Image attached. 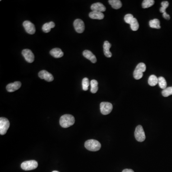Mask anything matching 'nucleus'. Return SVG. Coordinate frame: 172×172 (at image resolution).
Here are the masks:
<instances>
[{
    "label": "nucleus",
    "mask_w": 172,
    "mask_h": 172,
    "mask_svg": "<svg viewBox=\"0 0 172 172\" xmlns=\"http://www.w3.org/2000/svg\"><path fill=\"white\" fill-rule=\"evenodd\" d=\"M75 122L73 116L70 114H65L62 116L60 119V124L64 128H67L72 126Z\"/></svg>",
    "instance_id": "f257e3e1"
},
{
    "label": "nucleus",
    "mask_w": 172,
    "mask_h": 172,
    "mask_svg": "<svg viewBox=\"0 0 172 172\" xmlns=\"http://www.w3.org/2000/svg\"><path fill=\"white\" fill-rule=\"evenodd\" d=\"M85 147L88 150L96 152L101 148V144L98 141L93 139L87 141L85 143Z\"/></svg>",
    "instance_id": "f03ea898"
},
{
    "label": "nucleus",
    "mask_w": 172,
    "mask_h": 172,
    "mask_svg": "<svg viewBox=\"0 0 172 172\" xmlns=\"http://www.w3.org/2000/svg\"><path fill=\"white\" fill-rule=\"evenodd\" d=\"M146 65L144 63H140L136 66L134 71V77L135 80H140L143 77V73L146 70Z\"/></svg>",
    "instance_id": "7ed1b4c3"
},
{
    "label": "nucleus",
    "mask_w": 172,
    "mask_h": 172,
    "mask_svg": "<svg viewBox=\"0 0 172 172\" xmlns=\"http://www.w3.org/2000/svg\"><path fill=\"white\" fill-rule=\"evenodd\" d=\"M21 168L25 171H29L35 169L38 166V163L36 161H27L23 162L21 164Z\"/></svg>",
    "instance_id": "20e7f679"
},
{
    "label": "nucleus",
    "mask_w": 172,
    "mask_h": 172,
    "mask_svg": "<svg viewBox=\"0 0 172 172\" xmlns=\"http://www.w3.org/2000/svg\"><path fill=\"white\" fill-rule=\"evenodd\" d=\"M10 127V122L7 119L4 117L0 118V134L4 135L6 134L7 131Z\"/></svg>",
    "instance_id": "39448f33"
},
{
    "label": "nucleus",
    "mask_w": 172,
    "mask_h": 172,
    "mask_svg": "<svg viewBox=\"0 0 172 172\" xmlns=\"http://www.w3.org/2000/svg\"><path fill=\"white\" fill-rule=\"evenodd\" d=\"M135 139L139 142H143L145 140V135L144 129L141 125H138L135 129L134 132Z\"/></svg>",
    "instance_id": "423d86ee"
},
{
    "label": "nucleus",
    "mask_w": 172,
    "mask_h": 172,
    "mask_svg": "<svg viewBox=\"0 0 172 172\" xmlns=\"http://www.w3.org/2000/svg\"><path fill=\"white\" fill-rule=\"evenodd\" d=\"M113 106L111 103L108 102H102L100 104L101 113L103 115H108L112 112Z\"/></svg>",
    "instance_id": "0eeeda50"
},
{
    "label": "nucleus",
    "mask_w": 172,
    "mask_h": 172,
    "mask_svg": "<svg viewBox=\"0 0 172 172\" xmlns=\"http://www.w3.org/2000/svg\"><path fill=\"white\" fill-rule=\"evenodd\" d=\"M74 27L77 32L82 33L85 30V24L82 20L77 19L75 20L73 23Z\"/></svg>",
    "instance_id": "6e6552de"
},
{
    "label": "nucleus",
    "mask_w": 172,
    "mask_h": 172,
    "mask_svg": "<svg viewBox=\"0 0 172 172\" xmlns=\"http://www.w3.org/2000/svg\"><path fill=\"white\" fill-rule=\"evenodd\" d=\"M22 54L25 58L26 60L29 63H33L35 60V56L32 51L28 49H23Z\"/></svg>",
    "instance_id": "1a4fd4ad"
},
{
    "label": "nucleus",
    "mask_w": 172,
    "mask_h": 172,
    "mask_svg": "<svg viewBox=\"0 0 172 172\" xmlns=\"http://www.w3.org/2000/svg\"><path fill=\"white\" fill-rule=\"evenodd\" d=\"M23 26L26 32L30 35H33L36 33V27L32 23L29 21H25L23 23Z\"/></svg>",
    "instance_id": "9d476101"
},
{
    "label": "nucleus",
    "mask_w": 172,
    "mask_h": 172,
    "mask_svg": "<svg viewBox=\"0 0 172 172\" xmlns=\"http://www.w3.org/2000/svg\"><path fill=\"white\" fill-rule=\"evenodd\" d=\"M38 76L41 79L45 80V81L48 82H51L54 80L53 75L45 70L40 71L39 72Z\"/></svg>",
    "instance_id": "9b49d317"
},
{
    "label": "nucleus",
    "mask_w": 172,
    "mask_h": 172,
    "mask_svg": "<svg viewBox=\"0 0 172 172\" xmlns=\"http://www.w3.org/2000/svg\"><path fill=\"white\" fill-rule=\"evenodd\" d=\"M21 85L22 84L20 81H16L14 83L9 84L6 86L7 90L10 92H14L20 89Z\"/></svg>",
    "instance_id": "f8f14e48"
},
{
    "label": "nucleus",
    "mask_w": 172,
    "mask_h": 172,
    "mask_svg": "<svg viewBox=\"0 0 172 172\" xmlns=\"http://www.w3.org/2000/svg\"><path fill=\"white\" fill-rule=\"evenodd\" d=\"M91 9L92 11H96V12L102 13L105 11L106 8L102 3H96L91 5Z\"/></svg>",
    "instance_id": "ddd939ff"
},
{
    "label": "nucleus",
    "mask_w": 172,
    "mask_h": 172,
    "mask_svg": "<svg viewBox=\"0 0 172 172\" xmlns=\"http://www.w3.org/2000/svg\"><path fill=\"white\" fill-rule=\"evenodd\" d=\"M83 55L87 59H89L93 63H96L97 58L90 51L86 50L84 51Z\"/></svg>",
    "instance_id": "4468645a"
},
{
    "label": "nucleus",
    "mask_w": 172,
    "mask_h": 172,
    "mask_svg": "<svg viewBox=\"0 0 172 172\" xmlns=\"http://www.w3.org/2000/svg\"><path fill=\"white\" fill-rule=\"evenodd\" d=\"M111 46V44L108 41H106L104 42L103 45V51L104 55H105L107 58H109L112 57V53L109 51Z\"/></svg>",
    "instance_id": "2eb2a0df"
},
{
    "label": "nucleus",
    "mask_w": 172,
    "mask_h": 172,
    "mask_svg": "<svg viewBox=\"0 0 172 172\" xmlns=\"http://www.w3.org/2000/svg\"><path fill=\"white\" fill-rule=\"evenodd\" d=\"M50 54L52 57L57 58H61L64 55L63 52L62 51L61 49L58 48H55L54 49H52L50 51Z\"/></svg>",
    "instance_id": "dca6fc26"
},
{
    "label": "nucleus",
    "mask_w": 172,
    "mask_h": 172,
    "mask_svg": "<svg viewBox=\"0 0 172 172\" xmlns=\"http://www.w3.org/2000/svg\"><path fill=\"white\" fill-rule=\"evenodd\" d=\"M89 16L93 19L102 20L104 18V15L101 12L92 11L89 14Z\"/></svg>",
    "instance_id": "f3484780"
},
{
    "label": "nucleus",
    "mask_w": 172,
    "mask_h": 172,
    "mask_svg": "<svg viewBox=\"0 0 172 172\" xmlns=\"http://www.w3.org/2000/svg\"><path fill=\"white\" fill-rule=\"evenodd\" d=\"M55 26V23L53 22L46 23H45L42 27L43 31L45 33H49L52 28H53Z\"/></svg>",
    "instance_id": "a211bd4d"
},
{
    "label": "nucleus",
    "mask_w": 172,
    "mask_h": 172,
    "mask_svg": "<svg viewBox=\"0 0 172 172\" xmlns=\"http://www.w3.org/2000/svg\"><path fill=\"white\" fill-rule=\"evenodd\" d=\"M109 3L113 9L117 10L122 7V4L119 0H109Z\"/></svg>",
    "instance_id": "6ab92c4d"
},
{
    "label": "nucleus",
    "mask_w": 172,
    "mask_h": 172,
    "mask_svg": "<svg viewBox=\"0 0 172 172\" xmlns=\"http://www.w3.org/2000/svg\"><path fill=\"white\" fill-rule=\"evenodd\" d=\"M149 26L152 28L160 29V22L157 19H154L150 21Z\"/></svg>",
    "instance_id": "aec40b11"
},
{
    "label": "nucleus",
    "mask_w": 172,
    "mask_h": 172,
    "mask_svg": "<svg viewBox=\"0 0 172 172\" xmlns=\"http://www.w3.org/2000/svg\"><path fill=\"white\" fill-rule=\"evenodd\" d=\"M158 83V78L156 76L154 75H152L150 76L149 80H148V84L149 85L152 87L156 85Z\"/></svg>",
    "instance_id": "412c9836"
},
{
    "label": "nucleus",
    "mask_w": 172,
    "mask_h": 172,
    "mask_svg": "<svg viewBox=\"0 0 172 172\" xmlns=\"http://www.w3.org/2000/svg\"><path fill=\"white\" fill-rule=\"evenodd\" d=\"M90 91L92 93H96L98 90V82L96 80H93L90 81Z\"/></svg>",
    "instance_id": "4be33fe9"
},
{
    "label": "nucleus",
    "mask_w": 172,
    "mask_h": 172,
    "mask_svg": "<svg viewBox=\"0 0 172 172\" xmlns=\"http://www.w3.org/2000/svg\"><path fill=\"white\" fill-rule=\"evenodd\" d=\"M158 84L160 87L163 90H164L167 87V82L165 78L163 77H160L158 78Z\"/></svg>",
    "instance_id": "5701e85b"
},
{
    "label": "nucleus",
    "mask_w": 172,
    "mask_h": 172,
    "mask_svg": "<svg viewBox=\"0 0 172 172\" xmlns=\"http://www.w3.org/2000/svg\"><path fill=\"white\" fill-rule=\"evenodd\" d=\"M130 25V26H131V29L132 30V31H137L138 29H139V23H138L137 20L136 18H134V19L132 20Z\"/></svg>",
    "instance_id": "b1692460"
},
{
    "label": "nucleus",
    "mask_w": 172,
    "mask_h": 172,
    "mask_svg": "<svg viewBox=\"0 0 172 172\" xmlns=\"http://www.w3.org/2000/svg\"><path fill=\"white\" fill-rule=\"evenodd\" d=\"M154 4V0H144L142 3V7L144 9L149 8Z\"/></svg>",
    "instance_id": "393cba45"
},
{
    "label": "nucleus",
    "mask_w": 172,
    "mask_h": 172,
    "mask_svg": "<svg viewBox=\"0 0 172 172\" xmlns=\"http://www.w3.org/2000/svg\"><path fill=\"white\" fill-rule=\"evenodd\" d=\"M90 81L87 77H85L82 80V89L84 91H87L89 89V87L90 86Z\"/></svg>",
    "instance_id": "a878e982"
},
{
    "label": "nucleus",
    "mask_w": 172,
    "mask_h": 172,
    "mask_svg": "<svg viewBox=\"0 0 172 172\" xmlns=\"http://www.w3.org/2000/svg\"><path fill=\"white\" fill-rule=\"evenodd\" d=\"M162 95L164 97H167L172 95V87H166L163 90L162 92Z\"/></svg>",
    "instance_id": "bb28decb"
},
{
    "label": "nucleus",
    "mask_w": 172,
    "mask_h": 172,
    "mask_svg": "<svg viewBox=\"0 0 172 172\" xmlns=\"http://www.w3.org/2000/svg\"><path fill=\"white\" fill-rule=\"evenodd\" d=\"M161 5H162V7L160 9V11L161 13H163V14L166 13V9L169 6V3L167 1H163L161 3Z\"/></svg>",
    "instance_id": "cd10ccee"
},
{
    "label": "nucleus",
    "mask_w": 172,
    "mask_h": 172,
    "mask_svg": "<svg viewBox=\"0 0 172 172\" xmlns=\"http://www.w3.org/2000/svg\"><path fill=\"white\" fill-rule=\"evenodd\" d=\"M134 17L133 15L131 14H127L124 16V21L125 22H126V23L130 24L131 23L132 20L134 19Z\"/></svg>",
    "instance_id": "c85d7f7f"
},
{
    "label": "nucleus",
    "mask_w": 172,
    "mask_h": 172,
    "mask_svg": "<svg viewBox=\"0 0 172 172\" xmlns=\"http://www.w3.org/2000/svg\"><path fill=\"white\" fill-rule=\"evenodd\" d=\"M163 16L164 19H166V20H169L170 19V16L169 14H167V13H164L163 14Z\"/></svg>",
    "instance_id": "c756f323"
},
{
    "label": "nucleus",
    "mask_w": 172,
    "mask_h": 172,
    "mask_svg": "<svg viewBox=\"0 0 172 172\" xmlns=\"http://www.w3.org/2000/svg\"><path fill=\"white\" fill-rule=\"evenodd\" d=\"M122 172H134V170L132 169H125L123 170Z\"/></svg>",
    "instance_id": "7c9ffc66"
},
{
    "label": "nucleus",
    "mask_w": 172,
    "mask_h": 172,
    "mask_svg": "<svg viewBox=\"0 0 172 172\" xmlns=\"http://www.w3.org/2000/svg\"><path fill=\"white\" fill-rule=\"evenodd\" d=\"M58 172V171H53V172Z\"/></svg>",
    "instance_id": "2f4dec72"
}]
</instances>
